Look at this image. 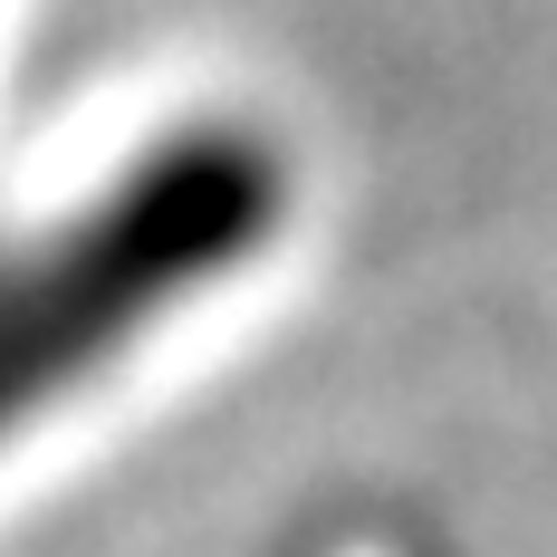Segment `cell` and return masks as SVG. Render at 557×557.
<instances>
[{
  "label": "cell",
  "mask_w": 557,
  "mask_h": 557,
  "mask_svg": "<svg viewBox=\"0 0 557 557\" xmlns=\"http://www.w3.org/2000/svg\"><path fill=\"white\" fill-rule=\"evenodd\" d=\"M288 173L250 125L164 135L29 250H0V443L125 366L173 308L270 250Z\"/></svg>",
  "instance_id": "6da1fadb"
}]
</instances>
